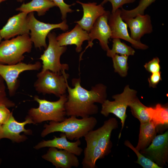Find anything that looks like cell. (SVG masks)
Here are the masks:
<instances>
[{
    "label": "cell",
    "instance_id": "1",
    "mask_svg": "<svg viewBox=\"0 0 168 168\" xmlns=\"http://www.w3.org/2000/svg\"><path fill=\"white\" fill-rule=\"evenodd\" d=\"M79 78L72 80L71 88L67 85L68 95L65 107L66 116H74L82 118L87 117L98 112L97 103L102 104L106 100L107 87L101 83L96 84L88 91L81 86Z\"/></svg>",
    "mask_w": 168,
    "mask_h": 168
},
{
    "label": "cell",
    "instance_id": "2",
    "mask_svg": "<svg viewBox=\"0 0 168 168\" xmlns=\"http://www.w3.org/2000/svg\"><path fill=\"white\" fill-rule=\"evenodd\" d=\"M118 126L116 119L111 118L105 121L102 126L90 131L84 136L86 146L82 162L83 168H96L97 161L104 158L111 152V133Z\"/></svg>",
    "mask_w": 168,
    "mask_h": 168
},
{
    "label": "cell",
    "instance_id": "3",
    "mask_svg": "<svg viewBox=\"0 0 168 168\" xmlns=\"http://www.w3.org/2000/svg\"><path fill=\"white\" fill-rule=\"evenodd\" d=\"M97 123V120L93 116L79 119L71 116L61 122L50 121L49 124H45L41 136L43 138L51 133L61 132L65 134L67 139L77 140L93 130Z\"/></svg>",
    "mask_w": 168,
    "mask_h": 168
},
{
    "label": "cell",
    "instance_id": "4",
    "mask_svg": "<svg viewBox=\"0 0 168 168\" xmlns=\"http://www.w3.org/2000/svg\"><path fill=\"white\" fill-rule=\"evenodd\" d=\"M59 98L57 101H51L40 99L37 96L34 97V100L38 103L39 106L30 109L28 115L35 124L47 121L60 122L66 118L65 104L67 95L65 94Z\"/></svg>",
    "mask_w": 168,
    "mask_h": 168
},
{
    "label": "cell",
    "instance_id": "5",
    "mask_svg": "<svg viewBox=\"0 0 168 168\" xmlns=\"http://www.w3.org/2000/svg\"><path fill=\"white\" fill-rule=\"evenodd\" d=\"M29 34L18 35L0 43V63L11 65L23 61L24 54L30 53L32 47Z\"/></svg>",
    "mask_w": 168,
    "mask_h": 168
},
{
    "label": "cell",
    "instance_id": "6",
    "mask_svg": "<svg viewBox=\"0 0 168 168\" xmlns=\"http://www.w3.org/2000/svg\"><path fill=\"white\" fill-rule=\"evenodd\" d=\"M69 77L65 71L62 74L49 70L40 72L37 75V79L34 83V87L38 93L53 94L59 97L66 93Z\"/></svg>",
    "mask_w": 168,
    "mask_h": 168
},
{
    "label": "cell",
    "instance_id": "7",
    "mask_svg": "<svg viewBox=\"0 0 168 168\" xmlns=\"http://www.w3.org/2000/svg\"><path fill=\"white\" fill-rule=\"evenodd\" d=\"M47 37L48 45L40 58L42 61V68L40 72L49 70L62 74L63 71L68 70L69 68L67 64H61L60 62V57L66 51L67 46L59 45L56 39V35L54 32H50Z\"/></svg>",
    "mask_w": 168,
    "mask_h": 168
},
{
    "label": "cell",
    "instance_id": "8",
    "mask_svg": "<svg viewBox=\"0 0 168 168\" xmlns=\"http://www.w3.org/2000/svg\"><path fill=\"white\" fill-rule=\"evenodd\" d=\"M137 91L130 89L128 85L126 86L123 92L115 95L112 98L114 99L113 101L106 100L102 104L101 114L105 117H107L110 114L112 113L119 118L121 122V131L119 138L121 135V132L124 126L125 122L127 117L126 114L127 108L129 104L137 96Z\"/></svg>",
    "mask_w": 168,
    "mask_h": 168
},
{
    "label": "cell",
    "instance_id": "9",
    "mask_svg": "<svg viewBox=\"0 0 168 168\" xmlns=\"http://www.w3.org/2000/svg\"><path fill=\"white\" fill-rule=\"evenodd\" d=\"M27 18L30 40L35 48L46 49V38L50 31L59 29L65 31L68 29L66 19L58 24H50L40 21L36 18L33 12L28 13Z\"/></svg>",
    "mask_w": 168,
    "mask_h": 168
},
{
    "label": "cell",
    "instance_id": "10",
    "mask_svg": "<svg viewBox=\"0 0 168 168\" xmlns=\"http://www.w3.org/2000/svg\"><path fill=\"white\" fill-rule=\"evenodd\" d=\"M42 67L39 61L33 64L21 62L11 65L0 63V76L6 84L9 96H12L16 94L19 87L18 78L21 73L26 71L38 70Z\"/></svg>",
    "mask_w": 168,
    "mask_h": 168
},
{
    "label": "cell",
    "instance_id": "11",
    "mask_svg": "<svg viewBox=\"0 0 168 168\" xmlns=\"http://www.w3.org/2000/svg\"><path fill=\"white\" fill-rule=\"evenodd\" d=\"M139 152L161 168L168 161V132L157 135L145 149Z\"/></svg>",
    "mask_w": 168,
    "mask_h": 168
},
{
    "label": "cell",
    "instance_id": "12",
    "mask_svg": "<svg viewBox=\"0 0 168 168\" xmlns=\"http://www.w3.org/2000/svg\"><path fill=\"white\" fill-rule=\"evenodd\" d=\"M35 124L31 118L28 115L25 120L22 122H19L16 120L12 112L8 121L1 125L0 127V140L7 138L12 141L17 143L24 142L27 138L25 135H21L20 133L23 132L27 135H31L32 131L30 129H26L25 125L27 124Z\"/></svg>",
    "mask_w": 168,
    "mask_h": 168
},
{
    "label": "cell",
    "instance_id": "13",
    "mask_svg": "<svg viewBox=\"0 0 168 168\" xmlns=\"http://www.w3.org/2000/svg\"><path fill=\"white\" fill-rule=\"evenodd\" d=\"M110 13V11H106L94 22L88 33L90 40L88 41V44L80 54V61L81 60L83 54L86 49L89 47L91 48L92 47L93 44L92 42L95 39L99 40L100 44L104 50L107 51L110 49L108 44L109 39L110 38L111 32L108 24V20Z\"/></svg>",
    "mask_w": 168,
    "mask_h": 168
},
{
    "label": "cell",
    "instance_id": "14",
    "mask_svg": "<svg viewBox=\"0 0 168 168\" xmlns=\"http://www.w3.org/2000/svg\"><path fill=\"white\" fill-rule=\"evenodd\" d=\"M121 10L118 9L114 12L110 13L108 18V24L111 30L110 38L122 39L130 43L136 49L145 50L148 46L141 41L133 40L129 35L127 29L128 26L121 16Z\"/></svg>",
    "mask_w": 168,
    "mask_h": 168
},
{
    "label": "cell",
    "instance_id": "15",
    "mask_svg": "<svg viewBox=\"0 0 168 168\" xmlns=\"http://www.w3.org/2000/svg\"><path fill=\"white\" fill-rule=\"evenodd\" d=\"M28 14L21 12L10 17L0 30L2 39H10L17 35L30 34L27 15Z\"/></svg>",
    "mask_w": 168,
    "mask_h": 168
},
{
    "label": "cell",
    "instance_id": "16",
    "mask_svg": "<svg viewBox=\"0 0 168 168\" xmlns=\"http://www.w3.org/2000/svg\"><path fill=\"white\" fill-rule=\"evenodd\" d=\"M44 160L51 162L56 168L77 167L79 161L76 155L64 150L49 147L47 153L42 156Z\"/></svg>",
    "mask_w": 168,
    "mask_h": 168
},
{
    "label": "cell",
    "instance_id": "17",
    "mask_svg": "<svg viewBox=\"0 0 168 168\" xmlns=\"http://www.w3.org/2000/svg\"><path fill=\"white\" fill-rule=\"evenodd\" d=\"M130 31L131 38L133 40L140 41L144 35L153 31L150 16L147 14L138 15L133 18L124 19Z\"/></svg>",
    "mask_w": 168,
    "mask_h": 168
},
{
    "label": "cell",
    "instance_id": "18",
    "mask_svg": "<svg viewBox=\"0 0 168 168\" xmlns=\"http://www.w3.org/2000/svg\"><path fill=\"white\" fill-rule=\"evenodd\" d=\"M76 2L81 5L83 10V16L80 20L75 23L89 33L96 19L106 11L103 5L101 4L97 5L96 2L85 3L79 1H76Z\"/></svg>",
    "mask_w": 168,
    "mask_h": 168
},
{
    "label": "cell",
    "instance_id": "19",
    "mask_svg": "<svg viewBox=\"0 0 168 168\" xmlns=\"http://www.w3.org/2000/svg\"><path fill=\"white\" fill-rule=\"evenodd\" d=\"M81 142L79 139L75 142L68 141L65 134L62 133L60 137L54 136L51 140L41 141L34 147L36 150L45 147H54L59 149L64 150L72 153L76 156H80L83 149L79 147Z\"/></svg>",
    "mask_w": 168,
    "mask_h": 168
},
{
    "label": "cell",
    "instance_id": "20",
    "mask_svg": "<svg viewBox=\"0 0 168 168\" xmlns=\"http://www.w3.org/2000/svg\"><path fill=\"white\" fill-rule=\"evenodd\" d=\"M56 39L58 44L61 46L75 45L76 51L79 53L82 49L83 42L85 40L89 41L90 37L88 33L77 24L72 30L59 34Z\"/></svg>",
    "mask_w": 168,
    "mask_h": 168
},
{
    "label": "cell",
    "instance_id": "21",
    "mask_svg": "<svg viewBox=\"0 0 168 168\" xmlns=\"http://www.w3.org/2000/svg\"><path fill=\"white\" fill-rule=\"evenodd\" d=\"M156 126L150 120L148 122L140 124L139 139L135 148L138 151L147 148L156 136Z\"/></svg>",
    "mask_w": 168,
    "mask_h": 168
},
{
    "label": "cell",
    "instance_id": "22",
    "mask_svg": "<svg viewBox=\"0 0 168 168\" xmlns=\"http://www.w3.org/2000/svg\"><path fill=\"white\" fill-rule=\"evenodd\" d=\"M57 7L53 2L48 0H32L28 3H23L16 10L27 13L37 12L39 16L44 15L51 8Z\"/></svg>",
    "mask_w": 168,
    "mask_h": 168
},
{
    "label": "cell",
    "instance_id": "23",
    "mask_svg": "<svg viewBox=\"0 0 168 168\" xmlns=\"http://www.w3.org/2000/svg\"><path fill=\"white\" fill-rule=\"evenodd\" d=\"M147 110L151 120L156 127L159 125H168V109L166 106L159 103L155 107H147Z\"/></svg>",
    "mask_w": 168,
    "mask_h": 168
},
{
    "label": "cell",
    "instance_id": "24",
    "mask_svg": "<svg viewBox=\"0 0 168 168\" xmlns=\"http://www.w3.org/2000/svg\"><path fill=\"white\" fill-rule=\"evenodd\" d=\"M133 115L139 120L140 124L148 122L151 120L147 110V107L144 105L136 97L128 105Z\"/></svg>",
    "mask_w": 168,
    "mask_h": 168
},
{
    "label": "cell",
    "instance_id": "25",
    "mask_svg": "<svg viewBox=\"0 0 168 168\" xmlns=\"http://www.w3.org/2000/svg\"><path fill=\"white\" fill-rule=\"evenodd\" d=\"M112 47L107 51V56L112 58L115 54L126 55L128 56L133 55L135 53L134 50L131 47L121 41L120 39H113Z\"/></svg>",
    "mask_w": 168,
    "mask_h": 168
},
{
    "label": "cell",
    "instance_id": "26",
    "mask_svg": "<svg viewBox=\"0 0 168 168\" xmlns=\"http://www.w3.org/2000/svg\"><path fill=\"white\" fill-rule=\"evenodd\" d=\"M156 0H140L138 6L130 10H127L121 8V16L122 20L133 18L138 15L144 14L145 10Z\"/></svg>",
    "mask_w": 168,
    "mask_h": 168
},
{
    "label": "cell",
    "instance_id": "27",
    "mask_svg": "<svg viewBox=\"0 0 168 168\" xmlns=\"http://www.w3.org/2000/svg\"><path fill=\"white\" fill-rule=\"evenodd\" d=\"M128 57L126 55L115 54L111 58L114 72H117L122 77H126L128 74Z\"/></svg>",
    "mask_w": 168,
    "mask_h": 168
},
{
    "label": "cell",
    "instance_id": "28",
    "mask_svg": "<svg viewBox=\"0 0 168 168\" xmlns=\"http://www.w3.org/2000/svg\"><path fill=\"white\" fill-rule=\"evenodd\" d=\"M124 145L132 149L136 154L138 160L135 162L143 168H161L149 159L142 154L137 150L128 140H126Z\"/></svg>",
    "mask_w": 168,
    "mask_h": 168
},
{
    "label": "cell",
    "instance_id": "29",
    "mask_svg": "<svg viewBox=\"0 0 168 168\" xmlns=\"http://www.w3.org/2000/svg\"><path fill=\"white\" fill-rule=\"evenodd\" d=\"M5 81L0 76V104L5 105L8 108L15 106V104L7 96Z\"/></svg>",
    "mask_w": 168,
    "mask_h": 168
},
{
    "label": "cell",
    "instance_id": "30",
    "mask_svg": "<svg viewBox=\"0 0 168 168\" xmlns=\"http://www.w3.org/2000/svg\"><path fill=\"white\" fill-rule=\"evenodd\" d=\"M54 2L59 7L61 14V19L63 20L66 19L68 13H71L74 11L70 7L75 3L68 4L65 2L64 0H48Z\"/></svg>",
    "mask_w": 168,
    "mask_h": 168
},
{
    "label": "cell",
    "instance_id": "31",
    "mask_svg": "<svg viewBox=\"0 0 168 168\" xmlns=\"http://www.w3.org/2000/svg\"><path fill=\"white\" fill-rule=\"evenodd\" d=\"M136 0H103L100 4L103 6L107 2H110L112 6L111 13H114L118 9L122 7L123 5L133 3Z\"/></svg>",
    "mask_w": 168,
    "mask_h": 168
},
{
    "label": "cell",
    "instance_id": "32",
    "mask_svg": "<svg viewBox=\"0 0 168 168\" xmlns=\"http://www.w3.org/2000/svg\"><path fill=\"white\" fill-rule=\"evenodd\" d=\"M160 60L158 57L153 58L151 60L145 63L144 67L148 72L155 73L160 71Z\"/></svg>",
    "mask_w": 168,
    "mask_h": 168
},
{
    "label": "cell",
    "instance_id": "33",
    "mask_svg": "<svg viewBox=\"0 0 168 168\" xmlns=\"http://www.w3.org/2000/svg\"><path fill=\"white\" fill-rule=\"evenodd\" d=\"M5 105L0 104V124L5 123L8 120L11 112Z\"/></svg>",
    "mask_w": 168,
    "mask_h": 168
},
{
    "label": "cell",
    "instance_id": "34",
    "mask_svg": "<svg viewBox=\"0 0 168 168\" xmlns=\"http://www.w3.org/2000/svg\"><path fill=\"white\" fill-rule=\"evenodd\" d=\"M161 74V72L160 71L152 73L148 78L149 86L150 87L154 88L156 87L159 82L162 80Z\"/></svg>",
    "mask_w": 168,
    "mask_h": 168
},
{
    "label": "cell",
    "instance_id": "35",
    "mask_svg": "<svg viewBox=\"0 0 168 168\" xmlns=\"http://www.w3.org/2000/svg\"><path fill=\"white\" fill-rule=\"evenodd\" d=\"M17 2H23L24 0H16Z\"/></svg>",
    "mask_w": 168,
    "mask_h": 168
},
{
    "label": "cell",
    "instance_id": "36",
    "mask_svg": "<svg viewBox=\"0 0 168 168\" xmlns=\"http://www.w3.org/2000/svg\"><path fill=\"white\" fill-rule=\"evenodd\" d=\"M2 38L1 35H0V43H1V42H2Z\"/></svg>",
    "mask_w": 168,
    "mask_h": 168
},
{
    "label": "cell",
    "instance_id": "37",
    "mask_svg": "<svg viewBox=\"0 0 168 168\" xmlns=\"http://www.w3.org/2000/svg\"><path fill=\"white\" fill-rule=\"evenodd\" d=\"M6 0H0V3L2 2H4L5 1H6Z\"/></svg>",
    "mask_w": 168,
    "mask_h": 168
},
{
    "label": "cell",
    "instance_id": "38",
    "mask_svg": "<svg viewBox=\"0 0 168 168\" xmlns=\"http://www.w3.org/2000/svg\"><path fill=\"white\" fill-rule=\"evenodd\" d=\"M1 162H2L1 159V158H0V164H1Z\"/></svg>",
    "mask_w": 168,
    "mask_h": 168
},
{
    "label": "cell",
    "instance_id": "39",
    "mask_svg": "<svg viewBox=\"0 0 168 168\" xmlns=\"http://www.w3.org/2000/svg\"><path fill=\"white\" fill-rule=\"evenodd\" d=\"M1 125H2V124H0V127L1 126Z\"/></svg>",
    "mask_w": 168,
    "mask_h": 168
}]
</instances>
